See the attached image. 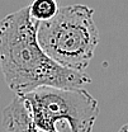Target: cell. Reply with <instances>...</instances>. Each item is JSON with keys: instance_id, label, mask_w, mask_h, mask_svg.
Here are the masks:
<instances>
[{"instance_id": "3", "label": "cell", "mask_w": 128, "mask_h": 132, "mask_svg": "<svg viewBox=\"0 0 128 132\" xmlns=\"http://www.w3.org/2000/svg\"><path fill=\"white\" fill-rule=\"evenodd\" d=\"M24 97L38 130L58 131V125L64 123L69 132H91L99 114L98 100L82 88L42 86Z\"/></svg>"}, {"instance_id": "4", "label": "cell", "mask_w": 128, "mask_h": 132, "mask_svg": "<svg viewBox=\"0 0 128 132\" xmlns=\"http://www.w3.org/2000/svg\"><path fill=\"white\" fill-rule=\"evenodd\" d=\"M3 126L6 132H37L32 108L24 95H16L3 111Z\"/></svg>"}, {"instance_id": "2", "label": "cell", "mask_w": 128, "mask_h": 132, "mask_svg": "<svg viewBox=\"0 0 128 132\" xmlns=\"http://www.w3.org/2000/svg\"><path fill=\"white\" fill-rule=\"evenodd\" d=\"M93 15L94 10L82 4L60 8L52 19L39 23L41 47L58 65L84 72L99 43Z\"/></svg>"}, {"instance_id": "5", "label": "cell", "mask_w": 128, "mask_h": 132, "mask_svg": "<svg viewBox=\"0 0 128 132\" xmlns=\"http://www.w3.org/2000/svg\"><path fill=\"white\" fill-rule=\"evenodd\" d=\"M28 6L31 16L38 22L52 19L60 10L56 0H33Z\"/></svg>"}, {"instance_id": "7", "label": "cell", "mask_w": 128, "mask_h": 132, "mask_svg": "<svg viewBox=\"0 0 128 132\" xmlns=\"http://www.w3.org/2000/svg\"><path fill=\"white\" fill-rule=\"evenodd\" d=\"M37 132H58V131H47V130H38Z\"/></svg>"}, {"instance_id": "1", "label": "cell", "mask_w": 128, "mask_h": 132, "mask_svg": "<svg viewBox=\"0 0 128 132\" xmlns=\"http://www.w3.org/2000/svg\"><path fill=\"white\" fill-rule=\"evenodd\" d=\"M39 23L31 16L29 6L0 20V67L9 89L24 95L42 86L80 89L90 84L89 75L58 65L43 51Z\"/></svg>"}, {"instance_id": "6", "label": "cell", "mask_w": 128, "mask_h": 132, "mask_svg": "<svg viewBox=\"0 0 128 132\" xmlns=\"http://www.w3.org/2000/svg\"><path fill=\"white\" fill-rule=\"evenodd\" d=\"M118 132H128V123H126L124 126H122V127L119 128V131Z\"/></svg>"}]
</instances>
